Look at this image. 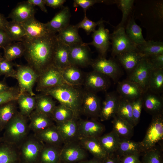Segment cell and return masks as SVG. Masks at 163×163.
<instances>
[{
    "mask_svg": "<svg viewBox=\"0 0 163 163\" xmlns=\"http://www.w3.org/2000/svg\"><path fill=\"white\" fill-rule=\"evenodd\" d=\"M11 87L9 86L4 81H0V93L8 90Z\"/></svg>",
    "mask_w": 163,
    "mask_h": 163,
    "instance_id": "60",
    "label": "cell"
},
{
    "mask_svg": "<svg viewBox=\"0 0 163 163\" xmlns=\"http://www.w3.org/2000/svg\"><path fill=\"white\" fill-rule=\"evenodd\" d=\"M142 154L136 153L122 156L120 157L121 163H141L140 157Z\"/></svg>",
    "mask_w": 163,
    "mask_h": 163,
    "instance_id": "54",
    "label": "cell"
},
{
    "mask_svg": "<svg viewBox=\"0 0 163 163\" xmlns=\"http://www.w3.org/2000/svg\"><path fill=\"white\" fill-rule=\"evenodd\" d=\"M143 96L132 101V114L135 126L139 122L142 106Z\"/></svg>",
    "mask_w": 163,
    "mask_h": 163,
    "instance_id": "50",
    "label": "cell"
},
{
    "mask_svg": "<svg viewBox=\"0 0 163 163\" xmlns=\"http://www.w3.org/2000/svg\"><path fill=\"white\" fill-rule=\"evenodd\" d=\"M138 51L145 57L163 54L162 42L149 40L143 44L137 46Z\"/></svg>",
    "mask_w": 163,
    "mask_h": 163,
    "instance_id": "42",
    "label": "cell"
},
{
    "mask_svg": "<svg viewBox=\"0 0 163 163\" xmlns=\"http://www.w3.org/2000/svg\"><path fill=\"white\" fill-rule=\"evenodd\" d=\"M20 93L19 88L11 87L8 90L0 93V105L7 102L16 100Z\"/></svg>",
    "mask_w": 163,
    "mask_h": 163,
    "instance_id": "51",
    "label": "cell"
},
{
    "mask_svg": "<svg viewBox=\"0 0 163 163\" xmlns=\"http://www.w3.org/2000/svg\"><path fill=\"white\" fill-rule=\"evenodd\" d=\"M134 2L133 0H120L116 1L115 3L118 4L122 14L121 21L117 27H124V24L132 9Z\"/></svg>",
    "mask_w": 163,
    "mask_h": 163,
    "instance_id": "47",
    "label": "cell"
},
{
    "mask_svg": "<svg viewBox=\"0 0 163 163\" xmlns=\"http://www.w3.org/2000/svg\"><path fill=\"white\" fill-rule=\"evenodd\" d=\"M78 123L80 139L98 138L105 130L104 125L94 119L81 120Z\"/></svg>",
    "mask_w": 163,
    "mask_h": 163,
    "instance_id": "19",
    "label": "cell"
},
{
    "mask_svg": "<svg viewBox=\"0 0 163 163\" xmlns=\"http://www.w3.org/2000/svg\"><path fill=\"white\" fill-rule=\"evenodd\" d=\"M119 96L113 92L108 93L101 104L99 117L102 121L107 120L116 114Z\"/></svg>",
    "mask_w": 163,
    "mask_h": 163,
    "instance_id": "21",
    "label": "cell"
},
{
    "mask_svg": "<svg viewBox=\"0 0 163 163\" xmlns=\"http://www.w3.org/2000/svg\"><path fill=\"white\" fill-rule=\"evenodd\" d=\"M35 14L34 6L26 1L18 3L8 17L12 21L22 23L35 17Z\"/></svg>",
    "mask_w": 163,
    "mask_h": 163,
    "instance_id": "20",
    "label": "cell"
},
{
    "mask_svg": "<svg viewBox=\"0 0 163 163\" xmlns=\"http://www.w3.org/2000/svg\"><path fill=\"white\" fill-rule=\"evenodd\" d=\"M16 101L18 105L19 112L27 117H28L35 109V96H32L26 93H20Z\"/></svg>",
    "mask_w": 163,
    "mask_h": 163,
    "instance_id": "34",
    "label": "cell"
},
{
    "mask_svg": "<svg viewBox=\"0 0 163 163\" xmlns=\"http://www.w3.org/2000/svg\"><path fill=\"white\" fill-rule=\"evenodd\" d=\"M30 131L36 133L54 125L51 117L34 110L28 117Z\"/></svg>",
    "mask_w": 163,
    "mask_h": 163,
    "instance_id": "25",
    "label": "cell"
},
{
    "mask_svg": "<svg viewBox=\"0 0 163 163\" xmlns=\"http://www.w3.org/2000/svg\"><path fill=\"white\" fill-rule=\"evenodd\" d=\"M87 154L84 149L78 142L64 144L62 147L60 162L64 163H78L85 160Z\"/></svg>",
    "mask_w": 163,
    "mask_h": 163,
    "instance_id": "11",
    "label": "cell"
},
{
    "mask_svg": "<svg viewBox=\"0 0 163 163\" xmlns=\"http://www.w3.org/2000/svg\"><path fill=\"white\" fill-rule=\"evenodd\" d=\"M153 69L148 59L144 57L130 73L128 80L138 84L145 93L148 90L149 80Z\"/></svg>",
    "mask_w": 163,
    "mask_h": 163,
    "instance_id": "10",
    "label": "cell"
},
{
    "mask_svg": "<svg viewBox=\"0 0 163 163\" xmlns=\"http://www.w3.org/2000/svg\"><path fill=\"white\" fill-rule=\"evenodd\" d=\"M62 147L44 144L40 154L37 163H60Z\"/></svg>",
    "mask_w": 163,
    "mask_h": 163,
    "instance_id": "28",
    "label": "cell"
},
{
    "mask_svg": "<svg viewBox=\"0 0 163 163\" xmlns=\"http://www.w3.org/2000/svg\"><path fill=\"white\" fill-rule=\"evenodd\" d=\"M51 117L56 123L76 119L71 110L60 104L56 106Z\"/></svg>",
    "mask_w": 163,
    "mask_h": 163,
    "instance_id": "44",
    "label": "cell"
},
{
    "mask_svg": "<svg viewBox=\"0 0 163 163\" xmlns=\"http://www.w3.org/2000/svg\"><path fill=\"white\" fill-rule=\"evenodd\" d=\"M90 65L93 70L116 80L121 74L120 68L117 62L111 59L100 56L92 60Z\"/></svg>",
    "mask_w": 163,
    "mask_h": 163,
    "instance_id": "12",
    "label": "cell"
},
{
    "mask_svg": "<svg viewBox=\"0 0 163 163\" xmlns=\"http://www.w3.org/2000/svg\"><path fill=\"white\" fill-rule=\"evenodd\" d=\"M8 22V21L5 17L0 13V29L7 32V26Z\"/></svg>",
    "mask_w": 163,
    "mask_h": 163,
    "instance_id": "59",
    "label": "cell"
},
{
    "mask_svg": "<svg viewBox=\"0 0 163 163\" xmlns=\"http://www.w3.org/2000/svg\"><path fill=\"white\" fill-rule=\"evenodd\" d=\"M38 76L36 72L28 65H18L15 78L18 83L20 93H26L35 96L33 88Z\"/></svg>",
    "mask_w": 163,
    "mask_h": 163,
    "instance_id": "7",
    "label": "cell"
},
{
    "mask_svg": "<svg viewBox=\"0 0 163 163\" xmlns=\"http://www.w3.org/2000/svg\"><path fill=\"white\" fill-rule=\"evenodd\" d=\"M120 139L113 130L98 138L101 145L107 155L116 153Z\"/></svg>",
    "mask_w": 163,
    "mask_h": 163,
    "instance_id": "37",
    "label": "cell"
},
{
    "mask_svg": "<svg viewBox=\"0 0 163 163\" xmlns=\"http://www.w3.org/2000/svg\"><path fill=\"white\" fill-rule=\"evenodd\" d=\"M36 105L35 110L51 117L56 105L52 97L48 95L41 94L35 96Z\"/></svg>",
    "mask_w": 163,
    "mask_h": 163,
    "instance_id": "38",
    "label": "cell"
},
{
    "mask_svg": "<svg viewBox=\"0 0 163 163\" xmlns=\"http://www.w3.org/2000/svg\"><path fill=\"white\" fill-rule=\"evenodd\" d=\"M68 84L46 90L42 94L50 96L60 103L71 110L76 119L82 114L81 105L83 91Z\"/></svg>",
    "mask_w": 163,
    "mask_h": 163,
    "instance_id": "2",
    "label": "cell"
},
{
    "mask_svg": "<svg viewBox=\"0 0 163 163\" xmlns=\"http://www.w3.org/2000/svg\"><path fill=\"white\" fill-rule=\"evenodd\" d=\"M27 1L34 6H38L44 12L47 13L44 0H28Z\"/></svg>",
    "mask_w": 163,
    "mask_h": 163,
    "instance_id": "58",
    "label": "cell"
},
{
    "mask_svg": "<svg viewBox=\"0 0 163 163\" xmlns=\"http://www.w3.org/2000/svg\"><path fill=\"white\" fill-rule=\"evenodd\" d=\"M117 59L124 69L132 72L144 57L138 49L128 51L117 56Z\"/></svg>",
    "mask_w": 163,
    "mask_h": 163,
    "instance_id": "27",
    "label": "cell"
},
{
    "mask_svg": "<svg viewBox=\"0 0 163 163\" xmlns=\"http://www.w3.org/2000/svg\"><path fill=\"white\" fill-rule=\"evenodd\" d=\"M141 163H163L162 150L156 145L142 154Z\"/></svg>",
    "mask_w": 163,
    "mask_h": 163,
    "instance_id": "45",
    "label": "cell"
},
{
    "mask_svg": "<svg viewBox=\"0 0 163 163\" xmlns=\"http://www.w3.org/2000/svg\"><path fill=\"white\" fill-rule=\"evenodd\" d=\"M66 84H67L62 77L61 70L53 64L39 75L36 90L42 92Z\"/></svg>",
    "mask_w": 163,
    "mask_h": 163,
    "instance_id": "6",
    "label": "cell"
},
{
    "mask_svg": "<svg viewBox=\"0 0 163 163\" xmlns=\"http://www.w3.org/2000/svg\"><path fill=\"white\" fill-rule=\"evenodd\" d=\"M101 104L100 99L94 92L86 90L83 91L82 114L93 118L99 117Z\"/></svg>",
    "mask_w": 163,
    "mask_h": 163,
    "instance_id": "14",
    "label": "cell"
},
{
    "mask_svg": "<svg viewBox=\"0 0 163 163\" xmlns=\"http://www.w3.org/2000/svg\"><path fill=\"white\" fill-rule=\"evenodd\" d=\"M77 119L74 118L63 122L56 123L64 144L78 142L80 139Z\"/></svg>",
    "mask_w": 163,
    "mask_h": 163,
    "instance_id": "16",
    "label": "cell"
},
{
    "mask_svg": "<svg viewBox=\"0 0 163 163\" xmlns=\"http://www.w3.org/2000/svg\"><path fill=\"white\" fill-rule=\"evenodd\" d=\"M125 31L130 39L137 46L143 45L146 42V41L143 37L141 28L133 18L129 21Z\"/></svg>",
    "mask_w": 163,
    "mask_h": 163,
    "instance_id": "39",
    "label": "cell"
},
{
    "mask_svg": "<svg viewBox=\"0 0 163 163\" xmlns=\"http://www.w3.org/2000/svg\"><path fill=\"white\" fill-rule=\"evenodd\" d=\"M111 40V55L113 57L125 52L137 50V45L133 43L126 34L124 27H117L110 34Z\"/></svg>",
    "mask_w": 163,
    "mask_h": 163,
    "instance_id": "8",
    "label": "cell"
},
{
    "mask_svg": "<svg viewBox=\"0 0 163 163\" xmlns=\"http://www.w3.org/2000/svg\"><path fill=\"white\" fill-rule=\"evenodd\" d=\"M0 163H20L17 146L4 142H0Z\"/></svg>",
    "mask_w": 163,
    "mask_h": 163,
    "instance_id": "32",
    "label": "cell"
},
{
    "mask_svg": "<svg viewBox=\"0 0 163 163\" xmlns=\"http://www.w3.org/2000/svg\"><path fill=\"white\" fill-rule=\"evenodd\" d=\"M69 53V46L62 42L57 37L53 52V64L61 70L70 65Z\"/></svg>",
    "mask_w": 163,
    "mask_h": 163,
    "instance_id": "24",
    "label": "cell"
},
{
    "mask_svg": "<svg viewBox=\"0 0 163 163\" xmlns=\"http://www.w3.org/2000/svg\"><path fill=\"white\" fill-rule=\"evenodd\" d=\"M116 115L135 126L132 114V101L119 96Z\"/></svg>",
    "mask_w": 163,
    "mask_h": 163,
    "instance_id": "40",
    "label": "cell"
},
{
    "mask_svg": "<svg viewBox=\"0 0 163 163\" xmlns=\"http://www.w3.org/2000/svg\"><path fill=\"white\" fill-rule=\"evenodd\" d=\"M57 40L56 35L53 34L33 40L24 39V56L28 63L39 75L53 64L54 51Z\"/></svg>",
    "mask_w": 163,
    "mask_h": 163,
    "instance_id": "1",
    "label": "cell"
},
{
    "mask_svg": "<svg viewBox=\"0 0 163 163\" xmlns=\"http://www.w3.org/2000/svg\"><path fill=\"white\" fill-rule=\"evenodd\" d=\"M78 163H102V159L94 157L89 160H84Z\"/></svg>",
    "mask_w": 163,
    "mask_h": 163,
    "instance_id": "61",
    "label": "cell"
},
{
    "mask_svg": "<svg viewBox=\"0 0 163 163\" xmlns=\"http://www.w3.org/2000/svg\"><path fill=\"white\" fill-rule=\"evenodd\" d=\"M98 29L92 34V41L86 43L88 45L94 46L99 53L100 56L105 57L109 48L110 43V34L109 30L105 28L104 23L98 25Z\"/></svg>",
    "mask_w": 163,
    "mask_h": 163,
    "instance_id": "13",
    "label": "cell"
},
{
    "mask_svg": "<svg viewBox=\"0 0 163 163\" xmlns=\"http://www.w3.org/2000/svg\"><path fill=\"white\" fill-rule=\"evenodd\" d=\"M2 57L1 55V54L0 53V60H1V59H2Z\"/></svg>",
    "mask_w": 163,
    "mask_h": 163,
    "instance_id": "63",
    "label": "cell"
},
{
    "mask_svg": "<svg viewBox=\"0 0 163 163\" xmlns=\"http://www.w3.org/2000/svg\"><path fill=\"white\" fill-rule=\"evenodd\" d=\"M140 142L126 139H120L118 149L115 153L120 157L130 154L144 152Z\"/></svg>",
    "mask_w": 163,
    "mask_h": 163,
    "instance_id": "36",
    "label": "cell"
},
{
    "mask_svg": "<svg viewBox=\"0 0 163 163\" xmlns=\"http://www.w3.org/2000/svg\"><path fill=\"white\" fill-rule=\"evenodd\" d=\"M163 68L153 69L151 72L148 84V90L159 94L163 89Z\"/></svg>",
    "mask_w": 163,
    "mask_h": 163,
    "instance_id": "41",
    "label": "cell"
},
{
    "mask_svg": "<svg viewBox=\"0 0 163 163\" xmlns=\"http://www.w3.org/2000/svg\"><path fill=\"white\" fill-rule=\"evenodd\" d=\"M163 139V114L152 116L144 138L140 142L144 151L153 148Z\"/></svg>",
    "mask_w": 163,
    "mask_h": 163,
    "instance_id": "5",
    "label": "cell"
},
{
    "mask_svg": "<svg viewBox=\"0 0 163 163\" xmlns=\"http://www.w3.org/2000/svg\"><path fill=\"white\" fill-rule=\"evenodd\" d=\"M79 142L82 146L88 151L94 158L102 159L108 155L101 145L98 138H82Z\"/></svg>",
    "mask_w": 163,
    "mask_h": 163,
    "instance_id": "30",
    "label": "cell"
},
{
    "mask_svg": "<svg viewBox=\"0 0 163 163\" xmlns=\"http://www.w3.org/2000/svg\"><path fill=\"white\" fill-rule=\"evenodd\" d=\"M16 74V70L14 69L12 62L2 57L0 61V76L4 75L6 78H15Z\"/></svg>",
    "mask_w": 163,
    "mask_h": 163,
    "instance_id": "49",
    "label": "cell"
},
{
    "mask_svg": "<svg viewBox=\"0 0 163 163\" xmlns=\"http://www.w3.org/2000/svg\"><path fill=\"white\" fill-rule=\"evenodd\" d=\"M75 25H69L58 33L57 39L69 46L83 43Z\"/></svg>",
    "mask_w": 163,
    "mask_h": 163,
    "instance_id": "29",
    "label": "cell"
},
{
    "mask_svg": "<svg viewBox=\"0 0 163 163\" xmlns=\"http://www.w3.org/2000/svg\"><path fill=\"white\" fill-rule=\"evenodd\" d=\"M12 41H13L7 32L0 29V48H3Z\"/></svg>",
    "mask_w": 163,
    "mask_h": 163,
    "instance_id": "55",
    "label": "cell"
},
{
    "mask_svg": "<svg viewBox=\"0 0 163 163\" xmlns=\"http://www.w3.org/2000/svg\"><path fill=\"white\" fill-rule=\"evenodd\" d=\"M18 111L16 100L0 105V134Z\"/></svg>",
    "mask_w": 163,
    "mask_h": 163,
    "instance_id": "35",
    "label": "cell"
},
{
    "mask_svg": "<svg viewBox=\"0 0 163 163\" xmlns=\"http://www.w3.org/2000/svg\"><path fill=\"white\" fill-rule=\"evenodd\" d=\"M106 1L99 0H75L73 3V7H79L82 8L84 12L95 4L98 3H106Z\"/></svg>",
    "mask_w": 163,
    "mask_h": 163,
    "instance_id": "52",
    "label": "cell"
},
{
    "mask_svg": "<svg viewBox=\"0 0 163 163\" xmlns=\"http://www.w3.org/2000/svg\"><path fill=\"white\" fill-rule=\"evenodd\" d=\"M113 118L112 130L120 139H130L133 135L134 127L116 115Z\"/></svg>",
    "mask_w": 163,
    "mask_h": 163,
    "instance_id": "31",
    "label": "cell"
},
{
    "mask_svg": "<svg viewBox=\"0 0 163 163\" xmlns=\"http://www.w3.org/2000/svg\"><path fill=\"white\" fill-rule=\"evenodd\" d=\"M71 17L69 8L63 6L50 21L45 23L46 27L50 33L56 34L70 24Z\"/></svg>",
    "mask_w": 163,
    "mask_h": 163,
    "instance_id": "18",
    "label": "cell"
},
{
    "mask_svg": "<svg viewBox=\"0 0 163 163\" xmlns=\"http://www.w3.org/2000/svg\"><path fill=\"white\" fill-rule=\"evenodd\" d=\"M2 142V137L0 136V143Z\"/></svg>",
    "mask_w": 163,
    "mask_h": 163,
    "instance_id": "62",
    "label": "cell"
},
{
    "mask_svg": "<svg viewBox=\"0 0 163 163\" xmlns=\"http://www.w3.org/2000/svg\"><path fill=\"white\" fill-rule=\"evenodd\" d=\"M92 60L90 48L86 43L83 42L69 46L70 65L84 67L90 65Z\"/></svg>",
    "mask_w": 163,
    "mask_h": 163,
    "instance_id": "9",
    "label": "cell"
},
{
    "mask_svg": "<svg viewBox=\"0 0 163 163\" xmlns=\"http://www.w3.org/2000/svg\"><path fill=\"white\" fill-rule=\"evenodd\" d=\"M34 134L45 144L61 147L62 144L64 143L60 134L54 124Z\"/></svg>",
    "mask_w": 163,
    "mask_h": 163,
    "instance_id": "26",
    "label": "cell"
},
{
    "mask_svg": "<svg viewBox=\"0 0 163 163\" xmlns=\"http://www.w3.org/2000/svg\"><path fill=\"white\" fill-rule=\"evenodd\" d=\"M46 5L54 8H62L66 0H44Z\"/></svg>",
    "mask_w": 163,
    "mask_h": 163,
    "instance_id": "56",
    "label": "cell"
},
{
    "mask_svg": "<svg viewBox=\"0 0 163 163\" xmlns=\"http://www.w3.org/2000/svg\"><path fill=\"white\" fill-rule=\"evenodd\" d=\"M21 24L26 33L24 39L33 40L55 34L49 31L45 23L40 22L35 17Z\"/></svg>",
    "mask_w": 163,
    "mask_h": 163,
    "instance_id": "17",
    "label": "cell"
},
{
    "mask_svg": "<svg viewBox=\"0 0 163 163\" xmlns=\"http://www.w3.org/2000/svg\"><path fill=\"white\" fill-rule=\"evenodd\" d=\"M3 49L4 51L3 57L6 60L11 62L24 55L25 51L24 45L23 42L21 41L11 43Z\"/></svg>",
    "mask_w": 163,
    "mask_h": 163,
    "instance_id": "43",
    "label": "cell"
},
{
    "mask_svg": "<svg viewBox=\"0 0 163 163\" xmlns=\"http://www.w3.org/2000/svg\"><path fill=\"white\" fill-rule=\"evenodd\" d=\"M143 96L142 106L145 111L152 116L163 114V100L159 94L151 92Z\"/></svg>",
    "mask_w": 163,
    "mask_h": 163,
    "instance_id": "23",
    "label": "cell"
},
{
    "mask_svg": "<svg viewBox=\"0 0 163 163\" xmlns=\"http://www.w3.org/2000/svg\"><path fill=\"white\" fill-rule=\"evenodd\" d=\"M4 130L1 136L2 142L18 146L29 134L27 117L18 111Z\"/></svg>",
    "mask_w": 163,
    "mask_h": 163,
    "instance_id": "3",
    "label": "cell"
},
{
    "mask_svg": "<svg viewBox=\"0 0 163 163\" xmlns=\"http://www.w3.org/2000/svg\"><path fill=\"white\" fill-rule=\"evenodd\" d=\"M105 22L102 19L95 22L89 19L86 16V12H84V16L83 20L75 26L78 29L82 28L88 34L93 32L96 30V27L102 23Z\"/></svg>",
    "mask_w": 163,
    "mask_h": 163,
    "instance_id": "48",
    "label": "cell"
},
{
    "mask_svg": "<svg viewBox=\"0 0 163 163\" xmlns=\"http://www.w3.org/2000/svg\"><path fill=\"white\" fill-rule=\"evenodd\" d=\"M108 77L93 70L84 76L83 84L86 90L94 92L106 91L110 82Z\"/></svg>",
    "mask_w": 163,
    "mask_h": 163,
    "instance_id": "15",
    "label": "cell"
},
{
    "mask_svg": "<svg viewBox=\"0 0 163 163\" xmlns=\"http://www.w3.org/2000/svg\"><path fill=\"white\" fill-rule=\"evenodd\" d=\"M44 144L34 133L29 134L17 146L20 163H37Z\"/></svg>",
    "mask_w": 163,
    "mask_h": 163,
    "instance_id": "4",
    "label": "cell"
},
{
    "mask_svg": "<svg viewBox=\"0 0 163 163\" xmlns=\"http://www.w3.org/2000/svg\"><path fill=\"white\" fill-rule=\"evenodd\" d=\"M146 57L148 59L153 69L163 68V54Z\"/></svg>",
    "mask_w": 163,
    "mask_h": 163,
    "instance_id": "53",
    "label": "cell"
},
{
    "mask_svg": "<svg viewBox=\"0 0 163 163\" xmlns=\"http://www.w3.org/2000/svg\"><path fill=\"white\" fill-rule=\"evenodd\" d=\"M60 163H64L60 162Z\"/></svg>",
    "mask_w": 163,
    "mask_h": 163,
    "instance_id": "64",
    "label": "cell"
},
{
    "mask_svg": "<svg viewBox=\"0 0 163 163\" xmlns=\"http://www.w3.org/2000/svg\"><path fill=\"white\" fill-rule=\"evenodd\" d=\"M117 90L120 96L130 101L143 96L145 93L139 85L128 80L119 82Z\"/></svg>",
    "mask_w": 163,
    "mask_h": 163,
    "instance_id": "22",
    "label": "cell"
},
{
    "mask_svg": "<svg viewBox=\"0 0 163 163\" xmlns=\"http://www.w3.org/2000/svg\"><path fill=\"white\" fill-rule=\"evenodd\" d=\"M6 31L13 41L22 42L26 37V33L21 23L14 21H8Z\"/></svg>",
    "mask_w": 163,
    "mask_h": 163,
    "instance_id": "46",
    "label": "cell"
},
{
    "mask_svg": "<svg viewBox=\"0 0 163 163\" xmlns=\"http://www.w3.org/2000/svg\"><path fill=\"white\" fill-rule=\"evenodd\" d=\"M102 163H121L120 158L115 153L108 155L102 159Z\"/></svg>",
    "mask_w": 163,
    "mask_h": 163,
    "instance_id": "57",
    "label": "cell"
},
{
    "mask_svg": "<svg viewBox=\"0 0 163 163\" xmlns=\"http://www.w3.org/2000/svg\"><path fill=\"white\" fill-rule=\"evenodd\" d=\"M61 71L62 77L67 84L75 86L83 84L84 76L78 67L70 65Z\"/></svg>",
    "mask_w": 163,
    "mask_h": 163,
    "instance_id": "33",
    "label": "cell"
}]
</instances>
